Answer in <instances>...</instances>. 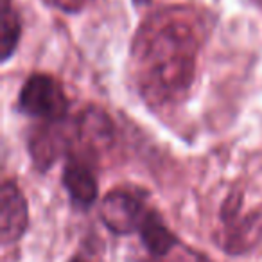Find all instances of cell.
<instances>
[{
	"instance_id": "cell-1",
	"label": "cell",
	"mask_w": 262,
	"mask_h": 262,
	"mask_svg": "<svg viewBox=\"0 0 262 262\" xmlns=\"http://www.w3.org/2000/svg\"><path fill=\"white\" fill-rule=\"evenodd\" d=\"M200 34L185 13L153 15L137 33L133 59L140 94L149 104L180 102L192 86Z\"/></svg>"
},
{
	"instance_id": "cell-7",
	"label": "cell",
	"mask_w": 262,
	"mask_h": 262,
	"mask_svg": "<svg viewBox=\"0 0 262 262\" xmlns=\"http://www.w3.org/2000/svg\"><path fill=\"white\" fill-rule=\"evenodd\" d=\"M67 144L69 139L63 131L61 122H45L43 126L34 127L27 140V149H29L33 165L40 172L49 171L59 158V155L69 147Z\"/></svg>"
},
{
	"instance_id": "cell-13",
	"label": "cell",
	"mask_w": 262,
	"mask_h": 262,
	"mask_svg": "<svg viewBox=\"0 0 262 262\" xmlns=\"http://www.w3.org/2000/svg\"><path fill=\"white\" fill-rule=\"evenodd\" d=\"M69 262H84V260H81V258L79 257H74V258H70V260Z\"/></svg>"
},
{
	"instance_id": "cell-4",
	"label": "cell",
	"mask_w": 262,
	"mask_h": 262,
	"mask_svg": "<svg viewBox=\"0 0 262 262\" xmlns=\"http://www.w3.org/2000/svg\"><path fill=\"white\" fill-rule=\"evenodd\" d=\"M72 139L76 144V155L83 160L104 155L115 140V126L102 108L90 104L83 108L72 122Z\"/></svg>"
},
{
	"instance_id": "cell-6",
	"label": "cell",
	"mask_w": 262,
	"mask_h": 262,
	"mask_svg": "<svg viewBox=\"0 0 262 262\" xmlns=\"http://www.w3.org/2000/svg\"><path fill=\"white\" fill-rule=\"evenodd\" d=\"M0 201H2V210H0L2 244L9 246V244L18 243L26 235L27 226H29V208H27L26 196L15 180L4 182Z\"/></svg>"
},
{
	"instance_id": "cell-12",
	"label": "cell",
	"mask_w": 262,
	"mask_h": 262,
	"mask_svg": "<svg viewBox=\"0 0 262 262\" xmlns=\"http://www.w3.org/2000/svg\"><path fill=\"white\" fill-rule=\"evenodd\" d=\"M133 2H135L137 6H146V4H151L153 0H133Z\"/></svg>"
},
{
	"instance_id": "cell-5",
	"label": "cell",
	"mask_w": 262,
	"mask_h": 262,
	"mask_svg": "<svg viewBox=\"0 0 262 262\" xmlns=\"http://www.w3.org/2000/svg\"><path fill=\"white\" fill-rule=\"evenodd\" d=\"M151 208L139 194L126 189H113L104 194L99 205L102 225L115 235H129L140 230Z\"/></svg>"
},
{
	"instance_id": "cell-10",
	"label": "cell",
	"mask_w": 262,
	"mask_h": 262,
	"mask_svg": "<svg viewBox=\"0 0 262 262\" xmlns=\"http://www.w3.org/2000/svg\"><path fill=\"white\" fill-rule=\"evenodd\" d=\"M0 59L2 63L9 61L18 47L20 36H22V22L20 15L11 6L9 0L2 2V24H0Z\"/></svg>"
},
{
	"instance_id": "cell-2",
	"label": "cell",
	"mask_w": 262,
	"mask_h": 262,
	"mask_svg": "<svg viewBox=\"0 0 262 262\" xmlns=\"http://www.w3.org/2000/svg\"><path fill=\"white\" fill-rule=\"evenodd\" d=\"M221 232L217 243L230 255H243L258 244L262 237V214L243 208V194L232 192L219 212Z\"/></svg>"
},
{
	"instance_id": "cell-9",
	"label": "cell",
	"mask_w": 262,
	"mask_h": 262,
	"mask_svg": "<svg viewBox=\"0 0 262 262\" xmlns=\"http://www.w3.org/2000/svg\"><path fill=\"white\" fill-rule=\"evenodd\" d=\"M139 235L144 246H146V250L153 257H165L178 244V237L167 228V225L160 217V214L157 210H153V208L149 210L146 221L140 226Z\"/></svg>"
},
{
	"instance_id": "cell-8",
	"label": "cell",
	"mask_w": 262,
	"mask_h": 262,
	"mask_svg": "<svg viewBox=\"0 0 262 262\" xmlns=\"http://www.w3.org/2000/svg\"><path fill=\"white\" fill-rule=\"evenodd\" d=\"M61 183L70 201L81 210H88L99 198V185L88 160L72 157L63 169Z\"/></svg>"
},
{
	"instance_id": "cell-3",
	"label": "cell",
	"mask_w": 262,
	"mask_h": 262,
	"mask_svg": "<svg viewBox=\"0 0 262 262\" xmlns=\"http://www.w3.org/2000/svg\"><path fill=\"white\" fill-rule=\"evenodd\" d=\"M18 110L45 122H63L69 115V99L56 77L36 72L20 90Z\"/></svg>"
},
{
	"instance_id": "cell-11",
	"label": "cell",
	"mask_w": 262,
	"mask_h": 262,
	"mask_svg": "<svg viewBox=\"0 0 262 262\" xmlns=\"http://www.w3.org/2000/svg\"><path fill=\"white\" fill-rule=\"evenodd\" d=\"M90 2L92 0H47V4H51L52 8L69 13V15H76V13L83 11Z\"/></svg>"
}]
</instances>
